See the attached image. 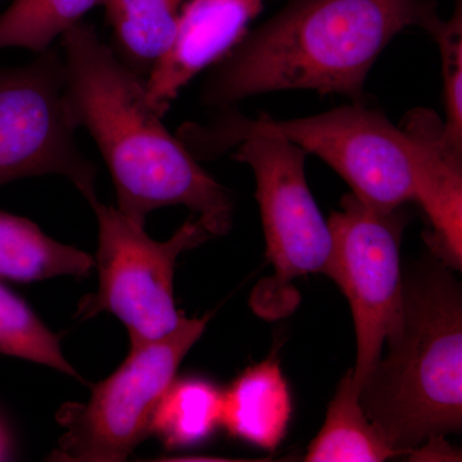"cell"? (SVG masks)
<instances>
[{
	"mask_svg": "<svg viewBox=\"0 0 462 462\" xmlns=\"http://www.w3.org/2000/svg\"><path fill=\"white\" fill-rule=\"evenodd\" d=\"M287 139L320 157L351 187L352 194L380 211L415 202L409 143L384 115L355 103L297 120L229 116L193 139L206 153L236 147L251 136Z\"/></svg>",
	"mask_w": 462,
	"mask_h": 462,
	"instance_id": "4",
	"label": "cell"
},
{
	"mask_svg": "<svg viewBox=\"0 0 462 462\" xmlns=\"http://www.w3.org/2000/svg\"><path fill=\"white\" fill-rule=\"evenodd\" d=\"M236 147L234 158L256 178L266 256L273 269V276L254 291L252 306L266 318H281L296 305L291 282L327 272L333 245L329 224L307 184L302 148L272 135L251 136Z\"/></svg>",
	"mask_w": 462,
	"mask_h": 462,
	"instance_id": "7",
	"label": "cell"
},
{
	"mask_svg": "<svg viewBox=\"0 0 462 462\" xmlns=\"http://www.w3.org/2000/svg\"><path fill=\"white\" fill-rule=\"evenodd\" d=\"M400 129L409 143L415 202L433 227L427 236L428 245L443 263L460 270L462 149L452 144L442 118L430 109H412Z\"/></svg>",
	"mask_w": 462,
	"mask_h": 462,
	"instance_id": "11",
	"label": "cell"
},
{
	"mask_svg": "<svg viewBox=\"0 0 462 462\" xmlns=\"http://www.w3.org/2000/svg\"><path fill=\"white\" fill-rule=\"evenodd\" d=\"M385 346L360 402L389 445L402 455L460 430L461 291L442 261L403 282L402 324Z\"/></svg>",
	"mask_w": 462,
	"mask_h": 462,
	"instance_id": "3",
	"label": "cell"
},
{
	"mask_svg": "<svg viewBox=\"0 0 462 462\" xmlns=\"http://www.w3.org/2000/svg\"><path fill=\"white\" fill-rule=\"evenodd\" d=\"M67 97L78 127L98 145L114 180L117 208L145 225L167 206L190 208L211 236L231 229L230 194L149 107L145 80L84 21L60 36Z\"/></svg>",
	"mask_w": 462,
	"mask_h": 462,
	"instance_id": "1",
	"label": "cell"
},
{
	"mask_svg": "<svg viewBox=\"0 0 462 462\" xmlns=\"http://www.w3.org/2000/svg\"><path fill=\"white\" fill-rule=\"evenodd\" d=\"M100 0H14L0 16V50L23 48L41 54Z\"/></svg>",
	"mask_w": 462,
	"mask_h": 462,
	"instance_id": "17",
	"label": "cell"
},
{
	"mask_svg": "<svg viewBox=\"0 0 462 462\" xmlns=\"http://www.w3.org/2000/svg\"><path fill=\"white\" fill-rule=\"evenodd\" d=\"M94 258L42 233L29 218L0 211V279L18 282L89 276Z\"/></svg>",
	"mask_w": 462,
	"mask_h": 462,
	"instance_id": "14",
	"label": "cell"
},
{
	"mask_svg": "<svg viewBox=\"0 0 462 462\" xmlns=\"http://www.w3.org/2000/svg\"><path fill=\"white\" fill-rule=\"evenodd\" d=\"M439 47L445 85L447 136L462 149V14L458 2L449 20L438 18L430 32Z\"/></svg>",
	"mask_w": 462,
	"mask_h": 462,
	"instance_id": "19",
	"label": "cell"
},
{
	"mask_svg": "<svg viewBox=\"0 0 462 462\" xmlns=\"http://www.w3.org/2000/svg\"><path fill=\"white\" fill-rule=\"evenodd\" d=\"M398 455L365 413L349 370L339 383L321 430L307 448L305 461L379 462Z\"/></svg>",
	"mask_w": 462,
	"mask_h": 462,
	"instance_id": "15",
	"label": "cell"
},
{
	"mask_svg": "<svg viewBox=\"0 0 462 462\" xmlns=\"http://www.w3.org/2000/svg\"><path fill=\"white\" fill-rule=\"evenodd\" d=\"M224 392L199 378L175 379L158 404L152 422L169 448L203 442L223 420Z\"/></svg>",
	"mask_w": 462,
	"mask_h": 462,
	"instance_id": "16",
	"label": "cell"
},
{
	"mask_svg": "<svg viewBox=\"0 0 462 462\" xmlns=\"http://www.w3.org/2000/svg\"><path fill=\"white\" fill-rule=\"evenodd\" d=\"M434 0H291L218 60L203 88L212 107L270 91L309 89L364 102L376 58L407 27L430 32Z\"/></svg>",
	"mask_w": 462,
	"mask_h": 462,
	"instance_id": "2",
	"label": "cell"
},
{
	"mask_svg": "<svg viewBox=\"0 0 462 462\" xmlns=\"http://www.w3.org/2000/svg\"><path fill=\"white\" fill-rule=\"evenodd\" d=\"M266 0H187L171 45L145 79L149 107L162 117L191 79L245 36Z\"/></svg>",
	"mask_w": 462,
	"mask_h": 462,
	"instance_id": "10",
	"label": "cell"
},
{
	"mask_svg": "<svg viewBox=\"0 0 462 462\" xmlns=\"http://www.w3.org/2000/svg\"><path fill=\"white\" fill-rule=\"evenodd\" d=\"M293 403L281 365L273 357L248 367L223 397V420L231 436L275 449L291 421Z\"/></svg>",
	"mask_w": 462,
	"mask_h": 462,
	"instance_id": "12",
	"label": "cell"
},
{
	"mask_svg": "<svg viewBox=\"0 0 462 462\" xmlns=\"http://www.w3.org/2000/svg\"><path fill=\"white\" fill-rule=\"evenodd\" d=\"M328 224L333 245L325 275L351 306L357 343L352 379L360 394L385 343L402 324L400 248L406 216L401 208L380 211L351 193Z\"/></svg>",
	"mask_w": 462,
	"mask_h": 462,
	"instance_id": "8",
	"label": "cell"
},
{
	"mask_svg": "<svg viewBox=\"0 0 462 462\" xmlns=\"http://www.w3.org/2000/svg\"><path fill=\"white\" fill-rule=\"evenodd\" d=\"M98 223V251L94 267L99 285L79 302L76 318L116 316L127 329L130 346L169 336L185 316L173 300V273L184 252L211 238L199 218H188L165 242L152 239L144 224L136 223L117 207L98 197L88 200Z\"/></svg>",
	"mask_w": 462,
	"mask_h": 462,
	"instance_id": "5",
	"label": "cell"
},
{
	"mask_svg": "<svg viewBox=\"0 0 462 462\" xmlns=\"http://www.w3.org/2000/svg\"><path fill=\"white\" fill-rule=\"evenodd\" d=\"M65 65L56 50L26 65L0 67V187L60 175L85 199L97 196V169L76 143Z\"/></svg>",
	"mask_w": 462,
	"mask_h": 462,
	"instance_id": "9",
	"label": "cell"
},
{
	"mask_svg": "<svg viewBox=\"0 0 462 462\" xmlns=\"http://www.w3.org/2000/svg\"><path fill=\"white\" fill-rule=\"evenodd\" d=\"M0 354L45 365L84 383L56 336L25 300L0 282Z\"/></svg>",
	"mask_w": 462,
	"mask_h": 462,
	"instance_id": "18",
	"label": "cell"
},
{
	"mask_svg": "<svg viewBox=\"0 0 462 462\" xmlns=\"http://www.w3.org/2000/svg\"><path fill=\"white\" fill-rule=\"evenodd\" d=\"M209 320L184 318L163 338L130 346L123 364L93 385L84 403L63 404L57 421L65 430L51 460L120 462L152 434V422L179 366Z\"/></svg>",
	"mask_w": 462,
	"mask_h": 462,
	"instance_id": "6",
	"label": "cell"
},
{
	"mask_svg": "<svg viewBox=\"0 0 462 462\" xmlns=\"http://www.w3.org/2000/svg\"><path fill=\"white\" fill-rule=\"evenodd\" d=\"M187 0H100L116 56L147 79L175 36Z\"/></svg>",
	"mask_w": 462,
	"mask_h": 462,
	"instance_id": "13",
	"label": "cell"
},
{
	"mask_svg": "<svg viewBox=\"0 0 462 462\" xmlns=\"http://www.w3.org/2000/svg\"><path fill=\"white\" fill-rule=\"evenodd\" d=\"M9 449H11V445H9L8 434L2 422H0V461L8 457Z\"/></svg>",
	"mask_w": 462,
	"mask_h": 462,
	"instance_id": "20",
	"label": "cell"
}]
</instances>
